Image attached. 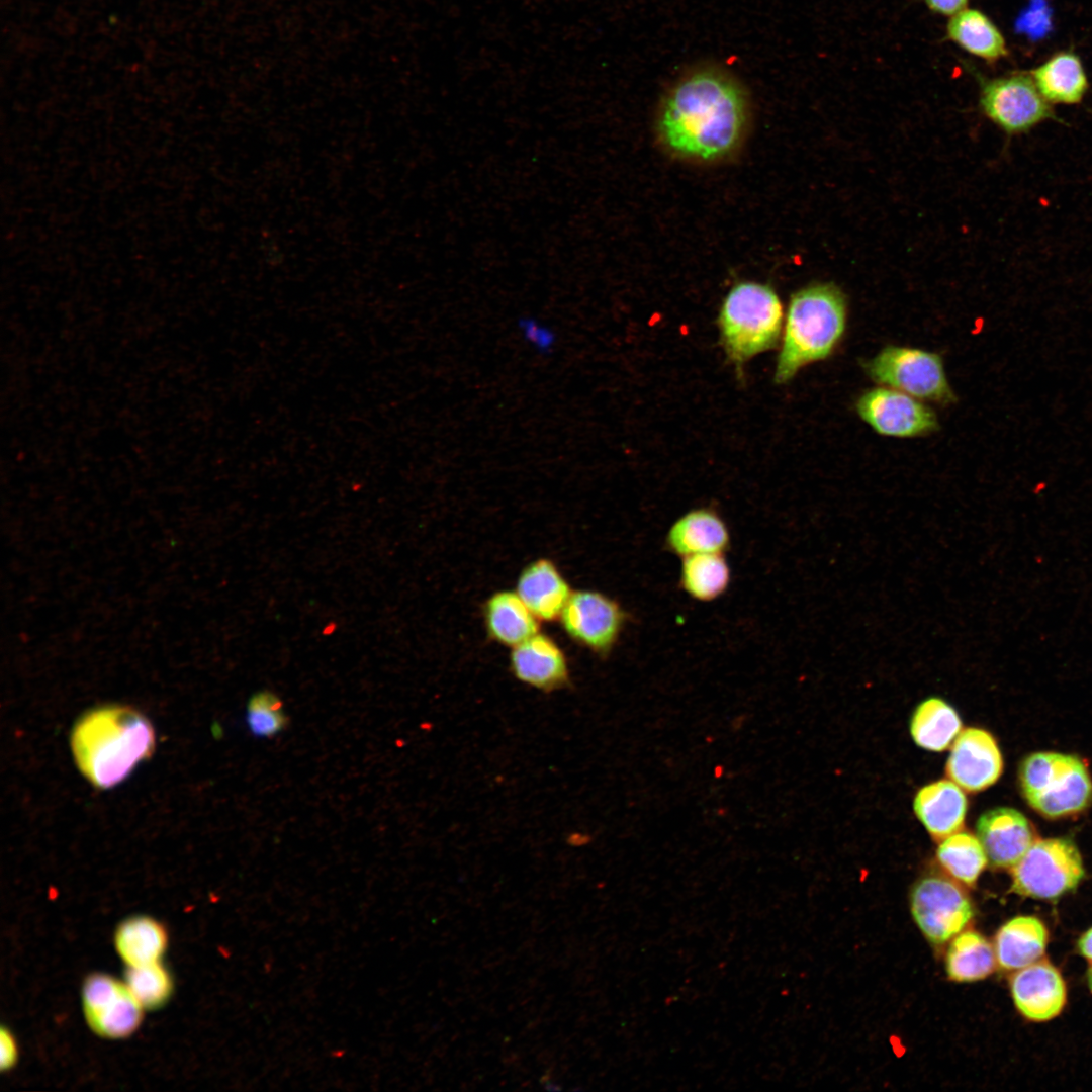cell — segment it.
Returning <instances> with one entry per match:
<instances>
[{
  "label": "cell",
  "instance_id": "obj_1",
  "mask_svg": "<svg viewBox=\"0 0 1092 1092\" xmlns=\"http://www.w3.org/2000/svg\"><path fill=\"white\" fill-rule=\"evenodd\" d=\"M747 121V103L740 85L711 67L685 75L666 95L658 129L674 153L716 160L740 143Z\"/></svg>",
  "mask_w": 1092,
  "mask_h": 1092
},
{
  "label": "cell",
  "instance_id": "obj_2",
  "mask_svg": "<svg viewBox=\"0 0 1092 1092\" xmlns=\"http://www.w3.org/2000/svg\"><path fill=\"white\" fill-rule=\"evenodd\" d=\"M72 752L79 769L97 788L122 782L155 746L151 722L138 710L108 705L86 713L75 724Z\"/></svg>",
  "mask_w": 1092,
  "mask_h": 1092
},
{
  "label": "cell",
  "instance_id": "obj_3",
  "mask_svg": "<svg viewBox=\"0 0 1092 1092\" xmlns=\"http://www.w3.org/2000/svg\"><path fill=\"white\" fill-rule=\"evenodd\" d=\"M847 304L832 283H814L789 301L774 380L784 384L808 364L828 358L846 329Z\"/></svg>",
  "mask_w": 1092,
  "mask_h": 1092
},
{
  "label": "cell",
  "instance_id": "obj_4",
  "mask_svg": "<svg viewBox=\"0 0 1092 1092\" xmlns=\"http://www.w3.org/2000/svg\"><path fill=\"white\" fill-rule=\"evenodd\" d=\"M784 313L780 297L768 285L741 281L722 301L718 328L721 345L737 367L777 346Z\"/></svg>",
  "mask_w": 1092,
  "mask_h": 1092
},
{
  "label": "cell",
  "instance_id": "obj_5",
  "mask_svg": "<svg viewBox=\"0 0 1092 1092\" xmlns=\"http://www.w3.org/2000/svg\"><path fill=\"white\" fill-rule=\"evenodd\" d=\"M1019 780L1028 804L1051 818L1079 812L1092 801V782L1076 756L1037 752L1020 765Z\"/></svg>",
  "mask_w": 1092,
  "mask_h": 1092
},
{
  "label": "cell",
  "instance_id": "obj_6",
  "mask_svg": "<svg viewBox=\"0 0 1092 1092\" xmlns=\"http://www.w3.org/2000/svg\"><path fill=\"white\" fill-rule=\"evenodd\" d=\"M875 382L924 401L954 402L940 355L926 350L889 345L863 364Z\"/></svg>",
  "mask_w": 1092,
  "mask_h": 1092
},
{
  "label": "cell",
  "instance_id": "obj_7",
  "mask_svg": "<svg viewBox=\"0 0 1092 1092\" xmlns=\"http://www.w3.org/2000/svg\"><path fill=\"white\" fill-rule=\"evenodd\" d=\"M967 65L980 86L982 112L1007 134L1026 133L1045 120H1059L1030 74L1017 72L986 78Z\"/></svg>",
  "mask_w": 1092,
  "mask_h": 1092
},
{
  "label": "cell",
  "instance_id": "obj_8",
  "mask_svg": "<svg viewBox=\"0 0 1092 1092\" xmlns=\"http://www.w3.org/2000/svg\"><path fill=\"white\" fill-rule=\"evenodd\" d=\"M1084 874L1081 854L1072 840L1046 838L1033 842L1012 867L1011 891L1053 900L1077 888Z\"/></svg>",
  "mask_w": 1092,
  "mask_h": 1092
},
{
  "label": "cell",
  "instance_id": "obj_9",
  "mask_svg": "<svg viewBox=\"0 0 1092 1092\" xmlns=\"http://www.w3.org/2000/svg\"><path fill=\"white\" fill-rule=\"evenodd\" d=\"M910 906L916 924L934 944L954 937L974 915L970 898L961 885L941 875L919 880L911 892Z\"/></svg>",
  "mask_w": 1092,
  "mask_h": 1092
},
{
  "label": "cell",
  "instance_id": "obj_10",
  "mask_svg": "<svg viewBox=\"0 0 1092 1092\" xmlns=\"http://www.w3.org/2000/svg\"><path fill=\"white\" fill-rule=\"evenodd\" d=\"M627 618V613L616 600L589 589L571 593L560 615L568 636L599 655L612 651Z\"/></svg>",
  "mask_w": 1092,
  "mask_h": 1092
},
{
  "label": "cell",
  "instance_id": "obj_11",
  "mask_svg": "<svg viewBox=\"0 0 1092 1092\" xmlns=\"http://www.w3.org/2000/svg\"><path fill=\"white\" fill-rule=\"evenodd\" d=\"M81 994L85 1019L97 1035L123 1038L140 1026L144 1008L124 982L93 973L85 979Z\"/></svg>",
  "mask_w": 1092,
  "mask_h": 1092
},
{
  "label": "cell",
  "instance_id": "obj_12",
  "mask_svg": "<svg viewBox=\"0 0 1092 1092\" xmlns=\"http://www.w3.org/2000/svg\"><path fill=\"white\" fill-rule=\"evenodd\" d=\"M856 411L863 422L883 436L913 438L938 429V419L931 407L886 386L864 391L856 401Z\"/></svg>",
  "mask_w": 1092,
  "mask_h": 1092
},
{
  "label": "cell",
  "instance_id": "obj_13",
  "mask_svg": "<svg viewBox=\"0 0 1092 1092\" xmlns=\"http://www.w3.org/2000/svg\"><path fill=\"white\" fill-rule=\"evenodd\" d=\"M1003 760L992 735L979 728L960 732L946 763L948 778L968 792L982 791L1001 776Z\"/></svg>",
  "mask_w": 1092,
  "mask_h": 1092
},
{
  "label": "cell",
  "instance_id": "obj_14",
  "mask_svg": "<svg viewBox=\"0 0 1092 1092\" xmlns=\"http://www.w3.org/2000/svg\"><path fill=\"white\" fill-rule=\"evenodd\" d=\"M1018 1011L1032 1021L1057 1017L1067 1001L1066 983L1059 970L1042 958L1017 970L1010 980Z\"/></svg>",
  "mask_w": 1092,
  "mask_h": 1092
},
{
  "label": "cell",
  "instance_id": "obj_15",
  "mask_svg": "<svg viewBox=\"0 0 1092 1092\" xmlns=\"http://www.w3.org/2000/svg\"><path fill=\"white\" fill-rule=\"evenodd\" d=\"M977 836L990 863L1004 869L1016 864L1034 842L1025 816L1007 807L983 813L977 822Z\"/></svg>",
  "mask_w": 1092,
  "mask_h": 1092
},
{
  "label": "cell",
  "instance_id": "obj_16",
  "mask_svg": "<svg viewBox=\"0 0 1092 1092\" xmlns=\"http://www.w3.org/2000/svg\"><path fill=\"white\" fill-rule=\"evenodd\" d=\"M510 667L518 680L546 693L565 687L569 680L563 651L550 637L540 633L512 647Z\"/></svg>",
  "mask_w": 1092,
  "mask_h": 1092
},
{
  "label": "cell",
  "instance_id": "obj_17",
  "mask_svg": "<svg viewBox=\"0 0 1092 1092\" xmlns=\"http://www.w3.org/2000/svg\"><path fill=\"white\" fill-rule=\"evenodd\" d=\"M665 544L680 558L696 554L725 553L730 532L724 519L713 509H693L673 522Z\"/></svg>",
  "mask_w": 1092,
  "mask_h": 1092
},
{
  "label": "cell",
  "instance_id": "obj_18",
  "mask_svg": "<svg viewBox=\"0 0 1092 1092\" xmlns=\"http://www.w3.org/2000/svg\"><path fill=\"white\" fill-rule=\"evenodd\" d=\"M914 812L935 840H943L962 828L967 812V798L960 786L953 782H933L916 794Z\"/></svg>",
  "mask_w": 1092,
  "mask_h": 1092
},
{
  "label": "cell",
  "instance_id": "obj_19",
  "mask_svg": "<svg viewBox=\"0 0 1092 1092\" xmlns=\"http://www.w3.org/2000/svg\"><path fill=\"white\" fill-rule=\"evenodd\" d=\"M516 593L534 616L542 621L560 618L571 595L568 583L555 564L544 558L533 561L523 569Z\"/></svg>",
  "mask_w": 1092,
  "mask_h": 1092
},
{
  "label": "cell",
  "instance_id": "obj_20",
  "mask_svg": "<svg viewBox=\"0 0 1092 1092\" xmlns=\"http://www.w3.org/2000/svg\"><path fill=\"white\" fill-rule=\"evenodd\" d=\"M1049 932L1034 916H1016L1004 923L994 940L996 962L1001 969L1015 971L1040 960L1045 951Z\"/></svg>",
  "mask_w": 1092,
  "mask_h": 1092
},
{
  "label": "cell",
  "instance_id": "obj_21",
  "mask_svg": "<svg viewBox=\"0 0 1092 1092\" xmlns=\"http://www.w3.org/2000/svg\"><path fill=\"white\" fill-rule=\"evenodd\" d=\"M1029 74L1043 98L1052 104H1078L1089 88L1082 61L1071 51L1053 55Z\"/></svg>",
  "mask_w": 1092,
  "mask_h": 1092
},
{
  "label": "cell",
  "instance_id": "obj_22",
  "mask_svg": "<svg viewBox=\"0 0 1092 1092\" xmlns=\"http://www.w3.org/2000/svg\"><path fill=\"white\" fill-rule=\"evenodd\" d=\"M946 38L968 54L993 64L1008 55L1004 35L992 19L976 8H965L950 16Z\"/></svg>",
  "mask_w": 1092,
  "mask_h": 1092
},
{
  "label": "cell",
  "instance_id": "obj_23",
  "mask_svg": "<svg viewBox=\"0 0 1092 1092\" xmlns=\"http://www.w3.org/2000/svg\"><path fill=\"white\" fill-rule=\"evenodd\" d=\"M487 632L503 645L515 647L538 633V619L517 593L502 590L485 603Z\"/></svg>",
  "mask_w": 1092,
  "mask_h": 1092
},
{
  "label": "cell",
  "instance_id": "obj_24",
  "mask_svg": "<svg viewBox=\"0 0 1092 1092\" xmlns=\"http://www.w3.org/2000/svg\"><path fill=\"white\" fill-rule=\"evenodd\" d=\"M168 934L156 919L136 915L123 920L114 933L117 953L127 967L161 962L167 948Z\"/></svg>",
  "mask_w": 1092,
  "mask_h": 1092
},
{
  "label": "cell",
  "instance_id": "obj_25",
  "mask_svg": "<svg viewBox=\"0 0 1092 1092\" xmlns=\"http://www.w3.org/2000/svg\"><path fill=\"white\" fill-rule=\"evenodd\" d=\"M961 729L957 711L940 698H928L920 703L910 721V733L915 743L931 751L945 750Z\"/></svg>",
  "mask_w": 1092,
  "mask_h": 1092
},
{
  "label": "cell",
  "instance_id": "obj_26",
  "mask_svg": "<svg viewBox=\"0 0 1092 1092\" xmlns=\"http://www.w3.org/2000/svg\"><path fill=\"white\" fill-rule=\"evenodd\" d=\"M731 580L724 553H706L681 558L680 588L692 599L711 602L721 597Z\"/></svg>",
  "mask_w": 1092,
  "mask_h": 1092
},
{
  "label": "cell",
  "instance_id": "obj_27",
  "mask_svg": "<svg viewBox=\"0 0 1092 1092\" xmlns=\"http://www.w3.org/2000/svg\"><path fill=\"white\" fill-rule=\"evenodd\" d=\"M946 973L956 982H974L993 973L996 966L994 947L979 932H960L946 953Z\"/></svg>",
  "mask_w": 1092,
  "mask_h": 1092
},
{
  "label": "cell",
  "instance_id": "obj_28",
  "mask_svg": "<svg viewBox=\"0 0 1092 1092\" xmlns=\"http://www.w3.org/2000/svg\"><path fill=\"white\" fill-rule=\"evenodd\" d=\"M936 855L953 879L968 886L976 883L988 860L979 839L968 832H957L944 838Z\"/></svg>",
  "mask_w": 1092,
  "mask_h": 1092
},
{
  "label": "cell",
  "instance_id": "obj_29",
  "mask_svg": "<svg viewBox=\"0 0 1092 1092\" xmlns=\"http://www.w3.org/2000/svg\"><path fill=\"white\" fill-rule=\"evenodd\" d=\"M124 983L144 1009H156L168 1001L173 990L172 978L161 962L127 967Z\"/></svg>",
  "mask_w": 1092,
  "mask_h": 1092
},
{
  "label": "cell",
  "instance_id": "obj_30",
  "mask_svg": "<svg viewBox=\"0 0 1092 1092\" xmlns=\"http://www.w3.org/2000/svg\"><path fill=\"white\" fill-rule=\"evenodd\" d=\"M246 724L252 736L270 738L288 725L281 699L269 690L253 694L247 704Z\"/></svg>",
  "mask_w": 1092,
  "mask_h": 1092
},
{
  "label": "cell",
  "instance_id": "obj_31",
  "mask_svg": "<svg viewBox=\"0 0 1092 1092\" xmlns=\"http://www.w3.org/2000/svg\"><path fill=\"white\" fill-rule=\"evenodd\" d=\"M516 328L522 341L535 354L548 357L556 351L558 333L545 320L534 314H523L517 318Z\"/></svg>",
  "mask_w": 1092,
  "mask_h": 1092
},
{
  "label": "cell",
  "instance_id": "obj_32",
  "mask_svg": "<svg viewBox=\"0 0 1092 1092\" xmlns=\"http://www.w3.org/2000/svg\"><path fill=\"white\" fill-rule=\"evenodd\" d=\"M0 1046H1V1057H0L1 1071L10 1070L16 1064L17 1056H18V1050H17V1043H16L14 1035L12 1034V1032L8 1028H6L4 1026H2L1 1032H0Z\"/></svg>",
  "mask_w": 1092,
  "mask_h": 1092
},
{
  "label": "cell",
  "instance_id": "obj_33",
  "mask_svg": "<svg viewBox=\"0 0 1092 1092\" xmlns=\"http://www.w3.org/2000/svg\"><path fill=\"white\" fill-rule=\"evenodd\" d=\"M923 2L931 12L950 17L967 8L969 0H923Z\"/></svg>",
  "mask_w": 1092,
  "mask_h": 1092
},
{
  "label": "cell",
  "instance_id": "obj_34",
  "mask_svg": "<svg viewBox=\"0 0 1092 1092\" xmlns=\"http://www.w3.org/2000/svg\"><path fill=\"white\" fill-rule=\"evenodd\" d=\"M1077 948L1080 954L1092 965V927L1080 936Z\"/></svg>",
  "mask_w": 1092,
  "mask_h": 1092
},
{
  "label": "cell",
  "instance_id": "obj_35",
  "mask_svg": "<svg viewBox=\"0 0 1092 1092\" xmlns=\"http://www.w3.org/2000/svg\"><path fill=\"white\" fill-rule=\"evenodd\" d=\"M345 1054H346V1051L343 1050V1049H335V1050H332L331 1053H330L331 1057L334 1058V1059H341V1058H343L345 1056Z\"/></svg>",
  "mask_w": 1092,
  "mask_h": 1092
},
{
  "label": "cell",
  "instance_id": "obj_36",
  "mask_svg": "<svg viewBox=\"0 0 1092 1092\" xmlns=\"http://www.w3.org/2000/svg\"><path fill=\"white\" fill-rule=\"evenodd\" d=\"M1087 982H1088V986H1089V988H1090V990L1092 992V965L1090 966V968L1088 969V972H1087Z\"/></svg>",
  "mask_w": 1092,
  "mask_h": 1092
},
{
  "label": "cell",
  "instance_id": "obj_37",
  "mask_svg": "<svg viewBox=\"0 0 1092 1092\" xmlns=\"http://www.w3.org/2000/svg\"><path fill=\"white\" fill-rule=\"evenodd\" d=\"M271 970H272V964L270 962H265L264 963V971L266 973H270Z\"/></svg>",
  "mask_w": 1092,
  "mask_h": 1092
}]
</instances>
